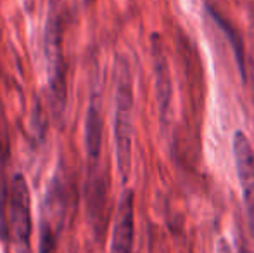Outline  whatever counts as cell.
<instances>
[{
	"mask_svg": "<svg viewBox=\"0 0 254 253\" xmlns=\"http://www.w3.org/2000/svg\"><path fill=\"white\" fill-rule=\"evenodd\" d=\"M45 59L49 71V87H51L52 108L57 116L64 113L66 106V61L63 54V26L57 10H51L45 28Z\"/></svg>",
	"mask_w": 254,
	"mask_h": 253,
	"instance_id": "cell-2",
	"label": "cell"
},
{
	"mask_svg": "<svg viewBox=\"0 0 254 253\" xmlns=\"http://www.w3.org/2000/svg\"><path fill=\"white\" fill-rule=\"evenodd\" d=\"M87 215L97 241L104 240L109 222V177L101 163L88 165V177L85 184Z\"/></svg>",
	"mask_w": 254,
	"mask_h": 253,
	"instance_id": "cell-4",
	"label": "cell"
},
{
	"mask_svg": "<svg viewBox=\"0 0 254 253\" xmlns=\"http://www.w3.org/2000/svg\"><path fill=\"white\" fill-rule=\"evenodd\" d=\"M206 10L209 14V17L218 24L221 31L225 33V37L228 38V44H230L232 51H234V56H235V61H237V66H239V71H241L242 78L248 80V71H246V47H244V42L241 38V33L235 30V26L227 19L225 16H221L213 5L206 3Z\"/></svg>",
	"mask_w": 254,
	"mask_h": 253,
	"instance_id": "cell-10",
	"label": "cell"
},
{
	"mask_svg": "<svg viewBox=\"0 0 254 253\" xmlns=\"http://www.w3.org/2000/svg\"><path fill=\"white\" fill-rule=\"evenodd\" d=\"M7 238H12L19 253H30L31 198L26 179L21 173L10 179L7 203Z\"/></svg>",
	"mask_w": 254,
	"mask_h": 253,
	"instance_id": "cell-3",
	"label": "cell"
},
{
	"mask_svg": "<svg viewBox=\"0 0 254 253\" xmlns=\"http://www.w3.org/2000/svg\"><path fill=\"white\" fill-rule=\"evenodd\" d=\"M135 231V199L133 191L127 189L121 194L114 215L111 253H131Z\"/></svg>",
	"mask_w": 254,
	"mask_h": 253,
	"instance_id": "cell-6",
	"label": "cell"
},
{
	"mask_svg": "<svg viewBox=\"0 0 254 253\" xmlns=\"http://www.w3.org/2000/svg\"><path fill=\"white\" fill-rule=\"evenodd\" d=\"M38 253H59V250H57L56 231H54L51 222H47V220H44V222H42L40 248H38Z\"/></svg>",
	"mask_w": 254,
	"mask_h": 253,
	"instance_id": "cell-11",
	"label": "cell"
},
{
	"mask_svg": "<svg viewBox=\"0 0 254 253\" xmlns=\"http://www.w3.org/2000/svg\"><path fill=\"white\" fill-rule=\"evenodd\" d=\"M232 151H234L235 170H237L239 184L242 189V199H244L249 227L254 236V149L248 135L242 130H237L234 134Z\"/></svg>",
	"mask_w": 254,
	"mask_h": 253,
	"instance_id": "cell-5",
	"label": "cell"
},
{
	"mask_svg": "<svg viewBox=\"0 0 254 253\" xmlns=\"http://www.w3.org/2000/svg\"><path fill=\"white\" fill-rule=\"evenodd\" d=\"M249 21H251V31L254 38V0H249Z\"/></svg>",
	"mask_w": 254,
	"mask_h": 253,
	"instance_id": "cell-13",
	"label": "cell"
},
{
	"mask_svg": "<svg viewBox=\"0 0 254 253\" xmlns=\"http://www.w3.org/2000/svg\"><path fill=\"white\" fill-rule=\"evenodd\" d=\"M10 162V142L7 123L0 111V234L7 240V203H9V187L10 180L7 175Z\"/></svg>",
	"mask_w": 254,
	"mask_h": 253,
	"instance_id": "cell-8",
	"label": "cell"
},
{
	"mask_svg": "<svg viewBox=\"0 0 254 253\" xmlns=\"http://www.w3.org/2000/svg\"><path fill=\"white\" fill-rule=\"evenodd\" d=\"M152 63H154V77H156V99L157 108H159L161 120H166V115L170 111L171 104V77L168 59L163 52L159 38L152 37Z\"/></svg>",
	"mask_w": 254,
	"mask_h": 253,
	"instance_id": "cell-7",
	"label": "cell"
},
{
	"mask_svg": "<svg viewBox=\"0 0 254 253\" xmlns=\"http://www.w3.org/2000/svg\"><path fill=\"white\" fill-rule=\"evenodd\" d=\"M114 144L121 179L127 182L131 169L133 146V84L130 64L125 58L116 61V109H114Z\"/></svg>",
	"mask_w": 254,
	"mask_h": 253,
	"instance_id": "cell-1",
	"label": "cell"
},
{
	"mask_svg": "<svg viewBox=\"0 0 254 253\" xmlns=\"http://www.w3.org/2000/svg\"><path fill=\"white\" fill-rule=\"evenodd\" d=\"M85 146H87L88 165L101 163V149H102V115L99 95L95 94L90 99V106L85 120Z\"/></svg>",
	"mask_w": 254,
	"mask_h": 253,
	"instance_id": "cell-9",
	"label": "cell"
},
{
	"mask_svg": "<svg viewBox=\"0 0 254 253\" xmlns=\"http://www.w3.org/2000/svg\"><path fill=\"white\" fill-rule=\"evenodd\" d=\"M216 253H234L232 252V247L225 238H220L216 243Z\"/></svg>",
	"mask_w": 254,
	"mask_h": 253,
	"instance_id": "cell-12",
	"label": "cell"
}]
</instances>
